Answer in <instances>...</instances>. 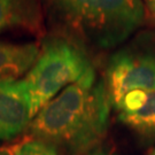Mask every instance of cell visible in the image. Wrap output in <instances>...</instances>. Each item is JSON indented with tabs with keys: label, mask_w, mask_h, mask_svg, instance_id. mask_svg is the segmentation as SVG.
I'll return each mask as SVG.
<instances>
[{
	"label": "cell",
	"mask_w": 155,
	"mask_h": 155,
	"mask_svg": "<svg viewBox=\"0 0 155 155\" xmlns=\"http://www.w3.org/2000/svg\"><path fill=\"white\" fill-rule=\"evenodd\" d=\"M111 101L106 82L93 67L35 115L29 125L33 138L54 145L67 155H86L106 134Z\"/></svg>",
	"instance_id": "cell-1"
},
{
	"label": "cell",
	"mask_w": 155,
	"mask_h": 155,
	"mask_svg": "<svg viewBox=\"0 0 155 155\" xmlns=\"http://www.w3.org/2000/svg\"><path fill=\"white\" fill-rule=\"evenodd\" d=\"M41 4L54 32L100 48L124 41L145 17L143 0H41Z\"/></svg>",
	"instance_id": "cell-2"
},
{
	"label": "cell",
	"mask_w": 155,
	"mask_h": 155,
	"mask_svg": "<svg viewBox=\"0 0 155 155\" xmlns=\"http://www.w3.org/2000/svg\"><path fill=\"white\" fill-rule=\"evenodd\" d=\"M91 68L83 45L60 33L46 37L37 60L24 78L31 99L32 118L62 89L77 82Z\"/></svg>",
	"instance_id": "cell-3"
},
{
	"label": "cell",
	"mask_w": 155,
	"mask_h": 155,
	"mask_svg": "<svg viewBox=\"0 0 155 155\" xmlns=\"http://www.w3.org/2000/svg\"><path fill=\"white\" fill-rule=\"evenodd\" d=\"M105 82L115 107L130 91L155 92V56L127 50L117 52L109 59Z\"/></svg>",
	"instance_id": "cell-4"
},
{
	"label": "cell",
	"mask_w": 155,
	"mask_h": 155,
	"mask_svg": "<svg viewBox=\"0 0 155 155\" xmlns=\"http://www.w3.org/2000/svg\"><path fill=\"white\" fill-rule=\"evenodd\" d=\"M32 121L31 99L24 79L0 84V140L24 132Z\"/></svg>",
	"instance_id": "cell-5"
},
{
	"label": "cell",
	"mask_w": 155,
	"mask_h": 155,
	"mask_svg": "<svg viewBox=\"0 0 155 155\" xmlns=\"http://www.w3.org/2000/svg\"><path fill=\"white\" fill-rule=\"evenodd\" d=\"M23 30L32 35L45 33V14L41 0H0V32Z\"/></svg>",
	"instance_id": "cell-6"
},
{
	"label": "cell",
	"mask_w": 155,
	"mask_h": 155,
	"mask_svg": "<svg viewBox=\"0 0 155 155\" xmlns=\"http://www.w3.org/2000/svg\"><path fill=\"white\" fill-rule=\"evenodd\" d=\"M39 53L38 44H14L0 40V84L18 81L31 69Z\"/></svg>",
	"instance_id": "cell-7"
},
{
	"label": "cell",
	"mask_w": 155,
	"mask_h": 155,
	"mask_svg": "<svg viewBox=\"0 0 155 155\" xmlns=\"http://www.w3.org/2000/svg\"><path fill=\"white\" fill-rule=\"evenodd\" d=\"M118 118L140 136L155 137V92H148L146 104L140 109L133 113H120Z\"/></svg>",
	"instance_id": "cell-8"
},
{
	"label": "cell",
	"mask_w": 155,
	"mask_h": 155,
	"mask_svg": "<svg viewBox=\"0 0 155 155\" xmlns=\"http://www.w3.org/2000/svg\"><path fill=\"white\" fill-rule=\"evenodd\" d=\"M60 150L54 145L41 139L32 138L20 145L14 155H59Z\"/></svg>",
	"instance_id": "cell-9"
},
{
	"label": "cell",
	"mask_w": 155,
	"mask_h": 155,
	"mask_svg": "<svg viewBox=\"0 0 155 155\" xmlns=\"http://www.w3.org/2000/svg\"><path fill=\"white\" fill-rule=\"evenodd\" d=\"M148 97V92L143 90H134L127 93L121 102L118 104L116 109L120 110V113H133L140 109L146 104V100Z\"/></svg>",
	"instance_id": "cell-10"
},
{
	"label": "cell",
	"mask_w": 155,
	"mask_h": 155,
	"mask_svg": "<svg viewBox=\"0 0 155 155\" xmlns=\"http://www.w3.org/2000/svg\"><path fill=\"white\" fill-rule=\"evenodd\" d=\"M143 1L145 2V5L147 6L150 13H153L155 15V0H143Z\"/></svg>",
	"instance_id": "cell-11"
},
{
	"label": "cell",
	"mask_w": 155,
	"mask_h": 155,
	"mask_svg": "<svg viewBox=\"0 0 155 155\" xmlns=\"http://www.w3.org/2000/svg\"><path fill=\"white\" fill-rule=\"evenodd\" d=\"M86 155H114V154H110V153L105 152V150H93L92 152L87 153Z\"/></svg>",
	"instance_id": "cell-12"
},
{
	"label": "cell",
	"mask_w": 155,
	"mask_h": 155,
	"mask_svg": "<svg viewBox=\"0 0 155 155\" xmlns=\"http://www.w3.org/2000/svg\"><path fill=\"white\" fill-rule=\"evenodd\" d=\"M0 155H12L8 150H0Z\"/></svg>",
	"instance_id": "cell-13"
},
{
	"label": "cell",
	"mask_w": 155,
	"mask_h": 155,
	"mask_svg": "<svg viewBox=\"0 0 155 155\" xmlns=\"http://www.w3.org/2000/svg\"><path fill=\"white\" fill-rule=\"evenodd\" d=\"M148 155H155V148L153 150H150V153Z\"/></svg>",
	"instance_id": "cell-14"
}]
</instances>
